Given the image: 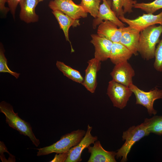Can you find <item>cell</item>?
Segmentation results:
<instances>
[{"mask_svg": "<svg viewBox=\"0 0 162 162\" xmlns=\"http://www.w3.org/2000/svg\"><path fill=\"white\" fill-rule=\"evenodd\" d=\"M162 33L161 25H153L140 31L138 52L144 59L149 60L154 57L156 46Z\"/></svg>", "mask_w": 162, "mask_h": 162, "instance_id": "6da1fadb", "label": "cell"}, {"mask_svg": "<svg viewBox=\"0 0 162 162\" xmlns=\"http://www.w3.org/2000/svg\"><path fill=\"white\" fill-rule=\"evenodd\" d=\"M0 111L4 114L6 122L10 127L18 131L21 134L28 137L36 146H39L40 141L35 136L30 124L19 117L18 113L14 112L10 104L4 101L1 102Z\"/></svg>", "mask_w": 162, "mask_h": 162, "instance_id": "7a4b0ae2", "label": "cell"}, {"mask_svg": "<svg viewBox=\"0 0 162 162\" xmlns=\"http://www.w3.org/2000/svg\"><path fill=\"white\" fill-rule=\"evenodd\" d=\"M83 130L78 129L62 136L58 141L49 146L40 148L37 156L47 155L52 153L60 154L68 152L72 147L77 145L86 133Z\"/></svg>", "mask_w": 162, "mask_h": 162, "instance_id": "3957f363", "label": "cell"}, {"mask_svg": "<svg viewBox=\"0 0 162 162\" xmlns=\"http://www.w3.org/2000/svg\"><path fill=\"white\" fill-rule=\"evenodd\" d=\"M150 133L148 132L146 123H143L136 126H133L127 130L123 132L122 140H125L122 146L116 152L117 159L121 158V162L127 160V156L133 145L143 137L147 136Z\"/></svg>", "mask_w": 162, "mask_h": 162, "instance_id": "277c9868", "label": "cell"}, {"mask_svg": "<svg viewBox=\"0 0 162 162\" xmlns=\"http://www.w3.org/2000/svg\"><path fill=\"white\" fill-rule=\"evenodd\" d=\"M129 87L135 95L136 104L146 107L150 116L155 115L157 111L154 108V103L156 100L162 99V90L155 87L149 91L145 92L140 89L133 84Z\"/></svg>", "mask_w": 162, "mask_h": 162, "instance_id": "5b68a950", "label": "cell"}, {"mask_svg": "<svg viewBox=\"0 0 162 162\" xmlns=\"http://www.w3.org/2000/svg\"><path fill=\"white\" fill-rule=\"evenodd\" d=\"M133 93L129 86L112 80L109 82L107 94L114 107L121 109L125 108Z\"/></svg>", "mask_w": 162, "mask_h": 162, "instance_id": "8992f818", "label": "cell"}, {"mask_svg": "<svg viewBox=\"0 0 162 162\" xmlns=\"http://www.w3.org/2000/svg\"><path fill=\"white\" fill-rule=\"evenodd\" d=\"M48 6L52 11H60L74 19L87 16L88 13L83 8L72 0H53L49 2Z\"/></svg>", "mask_w": 162, "mask_h": 162, "instance_id": "52a82bcc", "label": "cell"}, {"mask_svg": "<svg viewBox=\"0 0 162 162\" xmlns=\"http://www.w3.org/2000/svg\"><path fill=\"white\" fill-rule=\"evenodd\" d=\"M118 18L123 22L140 31L153 25L159 24L162 25V11L156 15L150 14H143L134 19H128L124 16H119Z\"/></svg>", "mask_w": 162, "mask_h": 162, "instance_id": "ba28073f", "label": "cell"}, {"mask_svg": "<svg viewBox=\"0 0 162 162\" xmlns=\"http://www.w3.org/2000/svg\"><path fill=\"white\" fill-rule=\"evenodd\" d=\"M92 128V126L88 125L85 135L77 145L69 150L68 156L65 162H79L82 160L81 154L83 149L98 140L97 136H93L91 134Z\"/></svg>", "mask_w": 162, "mask_h": 162, "instance_id": "9c48e42d", "label": "cell"}, {"mask_svg": "<svg viewBox=\"0 0 162 162\" xmlns=\"http://www.w3.org/2000/svg\"><path fill=\"white\" fill-rule=\"evenodd\" d=\"M110 74L112 80L129 87L133 84L132 79L135 73L130 64L127 61L115 65Z\"/></svg>", "mask_w": 162, "mask_h": 162, "instance_id": "30bf717a", "label": "cell"}, {"mask_svg": "<svg viewBox=\"0 0 162 162\" xmlns=\"http://www.w3.org/2000/svg\"><path fill=\"white\" fill-rule=\"evenodd\" d=\"M102 0L103 3L100 5L97 16L93 21V28H96L98 26L104 21H111L119 28L125 27V24L119 19L112 10L110 1Z\"/></svg>", "mask_w": 162, "mask_h": 162, "instance_id": "8fae6325", "label": "cell"}, {"mask_svg": "<svg viewBox=\"0 0 162 162\" xmlns=\"http://www.w3.org/2000/svg\"><path fill=\"white\" fill-rule=\"evenodd\" d=\"M91 37L90 42L94 47V58L100 62L109 58L113 43L97 34H92Z\"/></svg>", "mask_w": 162, "mask_h": 162, "instance_id": "7c38bea8", "label": "cell"}, {"mask_svg": "<svg viewBox=\"0 0 162 162\" xmlns=\"http://www.w3.org/2000/svg\"><path fill=\"white\" fill-rule=\"evenodd\" d=\"M85 75L82 85L89 92L94 93L97 85V74L101 68L100 61L94 58L87 62Z\"/></svg>", "mask_w": 162, "mask_h": 162, "instance_id": "4fadbf2b", "label": "cell"}, {"mask_svg": "<svg viewBox=\"0 0 162 162\" xmlns=\"http://www.w3.org/2000/svg\"><path fill=\"white\" fill-rule=\"evenodd\" d=\"M140 31L129 26L122 28L119 43L129 49L135 56L138 54Z\"/></svg>", "mask_w": 162, "mask_h": 162, "instance_id": "5bb4252c", "label": "cell"}, {"mask_svg": "<svg viewBox=\"0 0 162 162\" xmlns=\"http://www.w3.org/2000/svg\"><path fill=\"white\" fill-rule=\"evenodd\" d=\"M87 148L91 154L88 162H116V152L106 150L102 147L99 141H95L94 146H89Z\"/></svg>", "mask_w": 162, "mask_h": 162, "instance_id": "9a60e30c", "label": "cell"}, {"mask_svg": "<svg viewBox=\"0 0 162 162\" xmlns=\"http://www.w3.org/2000/svg\"><path fill=\"white\" fill-rule=\"evenodd\" d=\"M122 28L118 27L109 21H104L98 26L97 34L113 43H119L122 32Z\"/></svg>", "mask_w": 162, "mask_h": 162, "instance_id": "2e32d148", "label": "cell"}, {"mask_svg": "<svg viewBox=\"0 0 162 162\" xmlns=\"http://www.w3.org/2000/svg\"><path fill=\"white\" fill-rule=\"evenodd\" d=\"M39 2V0H20V20L27 23L38 22L39 16L35 12V8Z\"/></svg>", "mask_w": 162, "mask_h": 162, "instance_id": "e0dca14e", "label": "cell"}, {"mask_svg": "<svg viewBox=\"0 0 162 162\" xmlns=\"http://www.w3.org/2000/svg\"><path fill=\"white\" fill-rule=\"evenodd\" d=\"M52 13L58 22L60 28L63 31L66 40L70 43L71 52H74L69 39V31L71 26L75 27L80 26L79 20L74 19L59 10L52 11Z\"/></svg>", "mask_w": 162, "mask_h": 162, "instance_id": "ac0fdd59", "label": "cell"}, {"mask_svg": "<svg viewBox=\"0 0 162 162\" xmlns=\"http://www.w3.org/2000/svg\"><path fill=\"white\" fill-rule=\"evenodd\" d=\"M133 53L120 43H113L110 59L115 65L128 61Z\"/></svg>", "mask_w": 162, "mask_h": 162, "instance_id": "d6986e66", "label": "cell"}, {"mask_svg": "<svg viewBox=\"0 0 162 162\" xmlns=\"http://www.w3.org/2000/svg\"><path fill=\"white\" fill-rule=\"evenodd\" d=\"M137 1L133 0H112L111 8L116 16H124L126 13L133 12L134 5Z\"/></svg>", "mask_w": 162, "mask_h": 162, "instance_id": "ffe728a7", "label": "cell"}, {"mask_svg": "<svg viewBox=\"0 0 162 162\" xmlns=\"http://www.w3.org/2000/svg\"><path fill=\"white\" fill-rule=\"evenodd\" d=\"M56 66L64 76L74 81L82 84L84 78L78 71L58 61L56 62Z\"/></svg>", "mask_w": 162, "mask_h": 162, "instance_id": "44dd1931", "label": "cell"}, {"mask_svg": "<svg viewBox=\"0 0 162 162\" xmlns=\"http://www.w3.org/2000/svg\"><path fill=\"white\" fill-rule=\"evenodd\" d=\"M146 124L149 133L159 135H162V116H155L150 118H146Z\"/></svg>", "mask_w": 162, "mask_h": 162, "instance_id": "7402d4cb", "label": "cell"}, {"mask_svg": "<svg viewBox=\"0 0 162 162\" xmlns=\"http://www.w3.org/2000/svg\"><path fill=\"white\" fill-rule=\"evenodd\" d=\"M101 0H81L79 4L86 13L94 18L98 15Z\"/></svg>", "mask_w": 162, "mask_h": 162, "instance_id": "603a6c76", "label": "cell"}, {"mask_svg": "<svg viewBox=\"0 0 162 162\" xmlns=\"http://www.w3.org/2000/svg\"><path fill=\"white\" fill-rule=\"evenodd\" d=\"M134 8L140 9L147 14H153L158 10L162 9V0H154L147 3H135Z\"/></svg>", "mask_w": 162, "mask_h": 162, "instance_id": "cb8c5ba5", "label": "cell"}, {"mask_svg": "<svg viewBox=\"0 0 162 162\" xmlns=\"http://www.w3.org/2000/svg\"><path fill=\"white\" fill-rule=\"evenodd\" d=\"M0 72L8 73L14 76L16 79L19 77L20 73L11 71L7 65V60L4 53V50L0 47Z\"/></svg>", "mask_w": 162, "mask_h": 162, "instance_id": "d4e9b609", "label": "cell"}, {"mask_svg": "<svg viewBox=\"0 0 162 162\" xmlns=\"http://www.w3.org/2000/svg\"><path fill=\"white\" fill-rule=\"evenodd\" d=\"M154 67L158 71L162 72V38L156 48Z\"/></svg>", "mask_w": 162, "mask_h": 162, "instance_id": "484cf974", "label": "cell"}, {"mask_svg": "<svg viewBox=\"0 0 162 162\" xmlns=\"http://www.w3.org/2000/svg\"><path fill=\"white\" fill-rule=\"evenodd\" d=\"M20 0H7L8 8L14 18H15V14L17 7L18 4L19 3Z\"/></svg>", "mask_w": 162, "mask_h": 162, "instance_id": "4316f807", "label": "cell"}, {"mask_svg": "<svg viewBox=\"0 0 162 162\" xmlns=\"http://www.w3.org/2000/svg\"><path fill=\"white\" fill-rule=\"evenodd\" d=\"M68 155V152L56 154L54 158L50 162H64L67 159Z\"/></svg>", "mask_w": 162, "mask_h": 162, "instance_id": "83f0119b", "label": "cell"}, {"mask_svg": "<svg viewBox=\"0 0 162 162\" xmlns=\"http://www.w3.org/2000/svg\"><path fill=\"white\" fill-rule=\"evenodd\" d=\"M7 2V0H0V10L2 13L6 15L10 11L9 8L5 6V4Z\"/></svg>", "mask_w": 162, "mask_h": 162, "instance_id": "f1b7e54d", "label": "cell"}, {"mask_svg": "<svg viewBox=\"0 0 162 162\" xmlns=\"http://www.w3.org/2000/svg\"><path fill=\"white\" fill-rule=\"evenodd\" d=\"M44 0H39V2H42Z\"/></svg>", "mask_w": 162, "mask_h": 162, "instance_id": "f546056e", "label": "cell"}]
</instances>
